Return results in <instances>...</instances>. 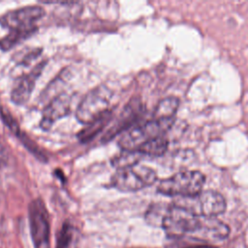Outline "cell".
<instances>
[{
  "label": "cell",
  "instance_id": "obj_21",
  "mask_svg": "<svg viewBox=\"0 0 248 248\" xmlns=\"http://www.w3.org/2000/svg\"><path fill=\"white\" fill-rule=\"evenodd\" d=\"M0 114L2 117V120L6 124V126L10 129V131L15 134L16 137L21 133L19 125L17 121L15 119V117L11 114V112L6 108H0Z\"/></svg>",
  "mask_w": 248,
  "mask_h": 248
},
{
  "label": "cell",
  "instance_id": "obj_14",
  "mask_svg": "<svg viewBox=\"0 0 248 248\" xmlns=\"http://www.w3.org/2000/svg\"><path fill=\"white\" fill-rule=\"evenodd\" d=\"M37 30V26H28L22 28H16L10 30V32L3 38L0 39V48L2 50H9L14 47L18 43L22 42L32 34H34Z\"/></svg>",
  "mask_w": 248,
  "mask_h": 248
},
{
  "label": "cell",
  "instance_id": "obj_17",
  "mask_svg": "<svg viewBox=\"0 0 248 248\" xmlns=\"http://www.w3.org/2000/svg\"><path fill=\"white\" fill-rule=\"evenodd\" d=\"M141 156L142 155L137 150H121L120 153L116 154L111 159V165L116 170L127 169L139 164Z\"/></svg>",
  "mask_w": 248,
  "mask_h": 248
},
{
  "label": "cell",
  "instance_id": "obj_6",
  "mask_svg": "<svg viewBox=\"0 0 248 248\" xmlns=\"http://www.w3.org/2000/svg\"><path fill=\"white\" fill-rule=\"evenodd\" d=\"M110 95L109 90L105 86H98L89 91L77 108V119L80 123L87 125L109 110Z\"/></svg>",
  "mask_w": 248,
  "mask_h": 248
},
{
  "label": "cell",
  "instance_id": "obj_7",
  "mask_svg": "<svg viewBox=\"0 0 248 248\" xmlns=\"http://www.w3.org/2000/svg\"><path fill=\"white\" fill-rule=\"evenodd\" d=\"M198 222V216L179 205L171 203L166 213L162 228L169 237L182 238L190 235L195 231Z\"/></svg>",
  "mask_w": 248,
  "mask_h": 248
},
{
  "label": "cell",
  "instance_id": "obj_12",
  "mask_svg": "<svg viewBox=\"0 0 248 248\" xmlns=\"http://www.w3.org/2000/svg\"><path fill=\"white\" fill-rule=\"evenodd\" d=\"M71 110V97L66 93L55 96L44 108L40 127L48 131L55 121L69 114Z\"/></svg>",
  "mask_w": 248,
  "mask_h": 248
},
{
  "label": "cell",
  "instance_id": "obj_18",
  "mask_svg": "<svg viewBox=\"0 0 248 248\" xmlns=\"http://www.w3.org/2000/svg\"><path fill=\"white\" fill-rule=\"evenodd\" d=\"M170 204L166 203H153L151 204L145 213V221L153 227H161L169 209Z\"/></svg>",
  "mask_w": 248,
  "mask_h": 248
},
{
  "label": "cell",
  "instance_id": "obj_13",
  "mask_svg": "<svg viewBox=\"0 0 248 248\" xmlns=\"http://www.w3.org/2000/svg\"><path fill=\"white\" fill-rule=\"evenodd\" d=\"M112 118V111L109 109L89 124H87L78 134V138L81 142H87L92 140L97 134L102 132L104 128L110 122Z\"/></svg>",
  "mask_w": 248,
  "mask_h": 248
},
{
  "label": "cell",
  "instance_id": "obj_8",
  "mask_svg": "<svg viewBox=\"0 0 248 248\" xmlns=\"http://www.w3.org/2000/svg\"><path fill=\"white\" fill-rule=\"evenodd\" d=\"M143 112L144 107L141 101L137 97L132 98L129 103L122 108L117 118L103 135L101 139L102 142H108L119 134H123L129 129L133 128L134 125L141 118Z\"/></svg>",
  "mask_w": 248,
  "mask_h": 248
},
{
  "label": "cell",
  "instance_id": "obj_9",
  "mask_svg": "<svg viewBox=\"0 0 248 248\" xmlns=\"http://www.w3.org/2000/svg\"><path fill=\"white\" fill-rule=\"evenodd\" d=\"M230 233V228L216 217H199L195 231L189 235L192 240L209 244L225 239Z\"/></svg>",
  "mask_w": 248,
  "mask_h": 248
},
{
  "label": "cell",
  "instance_id": "obj_11",
  "mask_svg": "<svg viewBox=\"0 0 248 248\" xmlns=\"http://www.w3.org/2000/svg\"><path fill=\"white\" fill-rule=\"evenodd\" d=\"M46 61L39 62L30 72L19 77L11 92V99L16 105H23L31 97L36 80L45 68Z\"/></svg>",
  "mask_w": 248,
  "mask_h": 248
},
{
  "label": "cell",
  "instance_id": "obj_16",
  "mask_svg": "<svg viewBox=\"0 0 248 248\" xmlns=\"http://www.w3.org/2000/svg\"><path fill=\"white\" fill-rule=\"evenodd\" d=\"M169 141L163 137H158L152 140H149L143 143L137 151L141 155H148L153 157H159L166 153L168 150Z\"/></svg>",
  "mask_w": 248,
  "mask_h": 248
},
{
  "label": "cell",
  "instance_id": "obj_20",
  "mask_svg": "<svg viewBox=\"0 0 248 248\" xmlns=\"http://www.w3.org/2000/svg\"><path fill=\"white\" fill-rule=\"evenodd\" d=\"M17 138L20 140V141L25 146V148L28 149L38 160H40L42 162H46L47 161V157L45 154V152L40 148V146L28 135L21 132L17 136Z\"/></svg>",
  "mask_w": 248,
  "mask_h": 248
},
{
  "label": "cell",
  "instance_id": "obj_15",
  "mask_svg": "<svg viewBox=\"0 0 248 248\" xmlns=\"http://www.w3.org/2000/svg\"><path fill=\"white\" fill-rule=\"evenodd\" d=\"M178 106L179 100L174 96H169L162 99L154 109L153 119H174Z\"/></svg>",
  "mask_w": 248,
  "mask_h": 248
},
{
  "label": "cell",
  "instance_id": "obj_2",
  "mask_svg": "<svg viewBox=\"0 0 248 248\" xmlns=\"http://www.w3.org/2000/svg\"><path fill=\"white\" fill-rule=\"evenodd\" d=\"M174 119H151L138 124L122 134L118 140L121 150H138L149 140L163 137L173 124Z\"/></svg>",
  "mask_w": 248,
  "mask_h": 248
},
{
  "label": "cell",
  "instance_id": "obj_10",
  "mask_svg": "<svg viewBox=\"0 0 248 248\" xmlns=\"http://www.w3.org/2000/svg\"><path fill=\"white\" fill-rule=\"evenodd\" d=\"M46 14V11L41 6H27L19 9L10 11L0 17V23L2 26L9 28L10 30L34 26L35 23L42 18Z\"/></svg>",
  "mask_w": 248,
  "mask_h": 248
},
{
  "label": "cell",
  "instance_id": "obj_1",
  "mask_svg": "<svg viewBox=\"0 0 248 248\" xmlns=\"http://www.w3.org/2000/svg\"><path fill=\"white\" fill-rule=\"evenodd\" d=\"M205 182V176L199 170H182L160 181L157 191L160 194L184 198L194 196L201 191Z\"/></svg>",
  "mask_w": 248,
  "mask_h": 248
},
{
  "label": "cell",
  "instance_id": "obj_4",
  "mask_svg": "<svg viewBox=\"0 0 248 248\" xmlns=\"http://www.w3.org/2000/svg\"><path fill=\"white\" fill-rule=\"evenodd\" d=\"M157 180L156 171L140 164L117 170L111 177L112 187L121 192H136L152 185Z\"/></svg>",
  "mask_w": 248,
  "mask_h": 248
},
{
  "label": "cell",
  "instance_id": "obj_19",
  "mask_svg": "<svg viewBox=\"0 0 248 248\" xmlns=\"http://www.w3.org/2000/svg\"><path fill=\"white\" fill-rule=\"evenodd\" d=\"M75 233V227L69 222H65L57 234L56 248H70L74 241Z\"/></svg>",
  "mask_w": 248,
  "mask_h": 248
},
{
  "label": "cell",
  "instance_id": "obj_3",
  "mask_svg": "<svg viewBox=\"0 0 248 248\" xmlns=\"http://www.w3.org/2000/svg\"><path fill=\"white\" fill-rule=\"evenodd\" d=\"M173 203L189 210L198 217H216L226 209L224 197L213 190L201 191L191 197L176 198Z\"/></svg>",
  "mask_w": 248,
  "mask_h": 248
},
{
  "label": "cell",
  "instance_id": "obj_5",
  "mask_svg": "<svg viewBox=\"0 0 248 248\" xmlns=\"http://www.w3.org/2000/svg\"><path fill=\"white\" fill-rule=\"evenodd\" d=\"M28 219L34 248H50L49 215L43 200L35 199L29 203Z\"/></svg>",
  "mask_w": 248,
  "mask_h": 248
},
{
  "label": "cell",
  "instance_id": "obj_22",
  "mask_svg": "<svg viewBox=\"0 0 248 248\" xmlns=\"http://www.w3.org/2000/svg\"><path fill=\"white\" fill-rule=\"evenodd\" d=\"M7 159H8V156H7V153L5 151V148L0 143V167H2L4 164H6Z\"/></svg>",
  "mask_w": 248,
  "mask_h": 248
}]
</instances>
